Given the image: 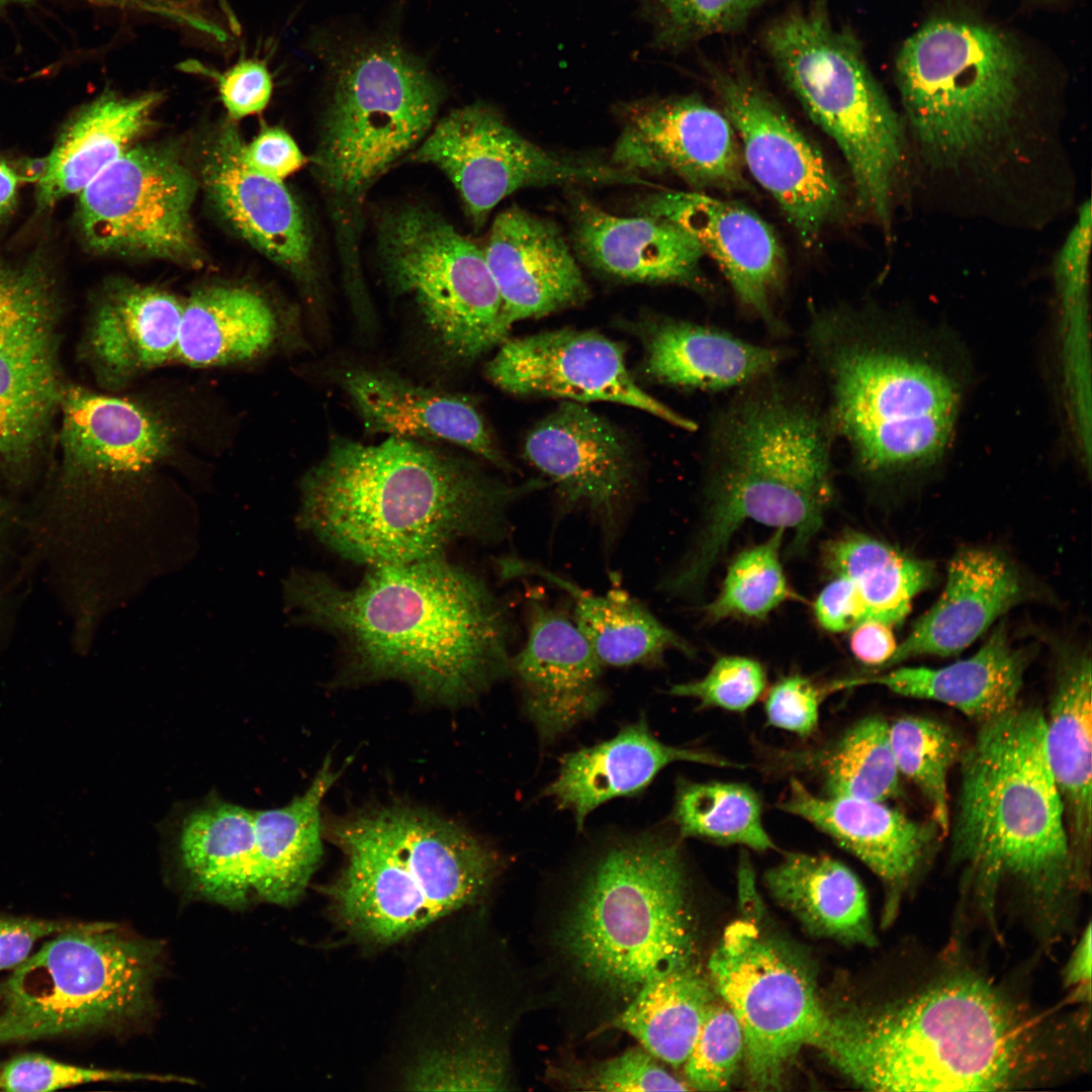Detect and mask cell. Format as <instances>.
<instances>
[{
  "instance_id": "6da1fadb",
  "label": "cell",
  "mask_w": 1092,
  "mask_h": 1092,
  "mask_svg": "<svg viewBox=\"0 0 1092 1092\" xmlns=\"http://www.w3.org/2000/svg\"><path fill=\"white\" fill-rule=\"evenodd\" d=\"M904 987L829 1014L814 1046L858 1087L1012 1090L1083 1064V1020L1037 1011L962 963L941 962Z\"/></svg>"
},
{
  "instance_id": "7a4b0ae2",
  "label": "cell",
  "mask_w": 1092,
  "mask_h": 1092,
  "mask_svg": "<svg viewBox=\"0 0 1092 1092\" xmlns=\"http://www.w3.org/2000/svg\"><path fill=\"white\" fill-rule=\"evenodd\" d=\"M285 594L301 620L343 640L358 672L402 679L429 700L468 701L511 675L508 609L441 556L373 566L350 588L298 571Z\"/></svg>"
},
{
  "instance_id": "3957f363",
  "label": "cell",
  "mask_w": 1092,
  "mask_h": 1092,
  "mask_svg": "<svg viewBox=\"0 0 1092 1092\" xmlns=\"http://www.w3.org/2000/svg\"><path fill=\"white\" fill-rule=\"evenodd\" d=\"M547 482L506 483L427 442L333 437L301 479L298 518L348 559L402 564L441 556L461 538L503 539L510 508Z\"/></svg>"
},
{
  "instance_id": "277c9868",
  "label": "cell",
  "mask_w": 1092,
  "mask_h": 1092,
  "mask_svg": "<svg viewBox=\"0 0 1092 1092\" xmlns=\"http://www.w3.org/2000/svg\"><path fill=\"white\" fill-rule=\"evenodd\" d=\"M776 372L738 388L712 419L703 515L658 584L669 597L699 593L744 522L793 531L796 553L822 527L834 496L835 437L825 406Z\"/></svg>"
},
{
  "instance_id": "5b68a950",
  "label": "cell",
  "mask_w": 1092,
  "mask_h": 1092,
  "mask_svg": "<svg viewBox=\"0 0 1092 1092\" xmlns=\"http://www.w3.org/2000/svg\"><path fill=\"white\" fill-rule=\"evenodd\" d=\"M952 857L986 909L1013 885L1059 924L1072 890L1082 887L1046 752L1044 715L1017 704L980 723L960 757Z\"/></svg>"
},
{
  "instance_id": "8992f818",
  "label": "cell",
  "mask_w": 1092,
  "mask_h": 1092,
  "mask_svg": "<svg viewBox=\"0 0 1092 1092\" xmlns=\"http://www.w3.org/2000/svg\"><path fill=\"white\" fill-rule=\"evenodd\" d=\"M573 882L552 944L577 983L625 1006L649 981L695 964L691 881L679 836H619L589 855Z\"/></svg>"
},
{
  "instance_id": "52a82bcc",
  "label": "cell",
  "mask_w": 1092,
  "mask_h": 1092,
  "mask_svg": "<svg viewBox=\"0 0 1092 1092\" xmlns=\"http://www.w3.org/2000/svg\"><path fill=\"white\" fill-rule=\"evenodd\" d=\"M810 356L827 390L835 440L869 477L936 464L951 442L962 399L958 377L864 311L830 307L811 316Z\"/></svg>"
},
{
  "instance_id": "ba28073f",
  "label": "cell",
  "mask_w": 1092,
  "mask_h": 1092,
  "mask_svg": "<svg viewBox=\"0 0 1092 1092\" xmlns=\"http://www.w3.org/2000/svg\"><path fill=\"white\" fill-rule=\"evenodd\" d=\"M345 863L328 889L333 911L354 937L386 945L477 904L502 858L464 827L429 811L388 806L337 822Z\"/></svg>"
},
{
  "instance_id": "9c48e42d",
  "label": "cell",
  "mask_w": 1092,
  "mask_h": 1092,
  "mask_svg": "<svg viewBox=\"0 0 1092 1092\" xmlns=\"http://www.w3.org/2000/svg\"><path fill=\"white\" fill-rule=\"evenodd\" d=\"M1030 64L1010 34L965 16L931 18L905 40L896 80L923 162L991 173L1020 154Z\"/></svg>"
},
{
  "instance_id": "30bf717a",
  "label": "cell",
  "mask_w": 1092,
  "mask_h": 1092,
  "mask_svg": "<svg viewBox=\"0 0 1092 1092\" xmlns=\"http://www.w3.org/2000/svg\"><path fill=\"white\" fill-rule=\"evenodd\" d=\"M57 465L27 512L33 550L64 566L120 552L129 494L173 450L161 418L139 402L67 382L57 420Z\"/></svg>"
},
{
  "instance_id": "8fae6325",
  "label": "cell",
  "mask_w": 1092,
  "mask_h": 1092,
  "mask_svg": "<svg viewBox=\"0 0 1092 1092\" xmlns=\"http://www.w3.org/2000/svg\"><path fill=\"white\" fill-rule=\"evenodd\" d=\"M760 43L807 114L838 147L859 207L888 232L906 159L905 126L855 33L833 21L827 0H814L772 19Z\"/></svg>"
},
{
  "instance_id": "7c38bea8",
  "label": "cell",
  "mask_w": 1092,
  "mask_h": 1092,
  "mask_svg": "<svg viewBox=\"0 0 1092 1092\" xmlns=\"http://www.w3.org/2000/svg\"><path fill=\"white\" fill-rule=\"evenodd\" d=\"M162 944L117 924L77 922L0 985V1045L119 1028L153 1006Z\"/></svg>"
},
{
  "instance_id": "4fadbf2b",
  "label": "cell",
  "mask_w": 1092,
  "mask_h": 1092,
  "mask_svg": "<svg viewBox=\"0 0 1092 1092\" xmlns=\"http://www.w3.org/2000/svg\"><path fill=\"white\" fill-rule=\"evenodd\" d=\"M330 68L332 90L313 165L335 210L355 213L373 182L427 136L444 90L390 41L352 44Z\"/></svg>"
},
{
  "instance_id": "5bb4252c",
  "label": "cell",
  "mask_w": 1092,
  "mask_h": 1092,
  "mask_svg": "<svg viewBox=\"0 0 1092 1092\" xmlns=\"http://www.w3.org/2000/svg\"><path fill=\"white\" fill-rule=\"evenodd\" d=\"M378 251L389 287L411 299L444 366L471 364L505 340L483 250L437 212L420 205L388 212Z\"/></svg>"
},
{
  "instance_id": "9a60e30c",
  "label": "cell",
  "mask_w": 1092,
  "mask_h": 1092,
  "mask_svg": "<svg viewBox=\"0 0 1092 1092\" xmlns=\"http://www.w3.org/2000/svg\"><path fill=\"white\" fill-rule=\"evenodd\" d=\"M62 312L47 259L0 261V481L12 489L35 479L57 427Z\"/></svg>"
},
{
  "instance_id": "2e32d148",
  "label": "cell",
  "mask_w": 1092,
  "mask_h": 1092,
  "mask_svg": "<svg viewBox=\"0 0 1092 1092\" xmlns=\"http://www.w3.org/2000/svg\"><path fill=\"white\" fill-rule=\"evenodd\" d=\"M708 971L741 1026L749 1084L779 1088L793 1058L815 1046L828 1021L809 969L785 942L738 920L724 931Z\"/></svg>"
},
{
  "instance_id": "e0dca14e",
  "label": "cell",
  "mask_w": 1092,
  "mask_h": 1092,
  "mask_svg": "<svg viewBox=\"0 0 1092 1092\" xmlns=\"http://www.w3.org/2000/svg\"><path fill=\"white\" fill-rule=\"evenodd\" d=\"M196 190L197 179L170 148L130 147L80 192L81 237L98 254L200 267Z\"/></svg>"
},
{
  "instance_id": "ac0fdd59",
  "label": "cell",
  "mask_w": 1092,
  "mask_h": 1092,
  "mask_svg": "<svg viewBox=\"0 0 1092 1092\" xmlns=\"http://www.w3.org/2000/svg\"><path fill=\"white\" fill-rule=\"evenodd\" d=\"M705 69L736 132L745 169L774 197L801 242L812 247L844 206L828 163L745 64L712 61Z\"/></svg>"
},
{
  "instance_id": "d6986e66",
  "label": "cell",
  "mask_w": 1092,
  "mask_h": 1092,
  "mask_svg": "<svg viewBox=\"0 0 1092 1092\" xmlns=\"http://www.w3.org/2000/svg\"><path fill=\"white\" fill-rule=\"evenodd\" d=\"M486 378L516 395L625 404L687 431L697 424L644 391L626 365L625 348L594 331L564 328L503 341Z\"/></svg>"
},
{
  "instance_id": "ffe728a7",
  "label": "cell",
  "mask_w": 1092,
  "mask_h": 1092,
  "mask_svg": "<svg viewBox=\"0 0 1092 1092\" xmlns=\"http://www.w3.org/2000/svg\"><path fill=\"white\" fill-rule=\"evenodd\" d=\"M619 113L615 166L638 175L671 173L696 188L751 192L738 138L723 111L686 95L624 103Z\"/></svg>"
},
{
  "instance_id": "44dd1931",
  "label": "cell",
  "mask_w": 1092,
  "mask_h": 1092,
  "mask_svg": "<svg viewBox=\"0 0 1092 1092\" xmlns=\"http://www.w3.org/2000/svg\"><path fill=\"white\" fill-rule=\"evenodd\" d=\"M523 453L564 505L587 510L612 543L638 480L622 431L584 403L566 400L532 428Z\"/></svg>"
},
{
  "instance_id": "7402d4cb",
  "label": "cell",
  "mask_w": 1092,
  "mask_h": 1092,
  "mask_svg": "<svg viewBox=\"0 0 1092 1092\" xmlns=\"http://www.w3.org/2000/svg\"><path fill=\"white\" fill-rule=\"evenodd\" d=\"M603 667L571 618L544 601L527 606V638L512 656L523 710L543 744L599 712L607 701Z\"/></svg>"
},
{
  "instance_id": "603a6c76",
  "label": "cell",
  "mask_w": 1092,
  "mask_h": 1092,
  "mask_svg": "<svg viewBox=\"0 0 1092 1092\" xmlns=\"http://www.w3.org/2000/svg\"><path fill=\"white\" fill-rule=\"evenodd\" d=\"M245 145L232 123L205 142L200 178L209 202L252 247L311 286L312 241L305 216L281 180L247 162Z\"/></svg>"
},
{
  "instance_id": "cb8c5ba5",
  "label": "cell",
  "mask_w": 1092,
  "mask_h": 1092,
  "mask_svg": "<svg viewBox=\"0 0 1092 1092\" xmlns=\"http://www.w3.org/2000/svg\"><path fill=\"white\" fill-rule=\"evenodd\" d=\"M638 213L679 226L720 268L739 301L774 331V298L785 276V256L768 224L750 209L700 192L661 189Z\"/></svg>"
},
{
  "instance_id": "d4e9b609",
  "label": "cell",
  "mask_w": 1092,
  "mask_h": 1092,
  "mask_svg": "<svg viewBox=\"0 0 1092 1092\" xmlns=\"http://www.w3.org/2000/svg\"><path fill=\"white\" fill-rule=\"evenodd\" d=\"M484 256L502 299L505 333L516 323L582 304L589 288L558 226L520 206L500 211Z\"/></svg>"
},
{
  "instance_id": "484cf974",
  "label": "cell",
  "mask_w": 1092,
  "mask_h": 1092,
  "mask_svg": "<svg viewBox=\"0 0 1092 1092\" xmlns=\"http://www.w3.org/2000/svg\"><path fill=\"white\" fill-rule=\"evenodd\" d=\"M184 301L156 286L114 281L95 299L80 355L96 382L115 391L174 363Z\"/></svg>"
},
{
  "instance_id": "4316f807",
  "label": "cell",
  "mask_w": 1092,
  "mask_h": 1092,
  "mask_svg": "<svg viewBox=\"0 0 1092 1092\" xmlns=\"http://www.w3.org/2000/svg\"><path fill=\"white\" fill-rule=\"evenodd\" d=\"M339 382L369 434L452 444L511 470L482 415L467 398L375 367L347 368Z\"/></svg>"
},
{
  "instance_id": "83f0119b",
  "label": "cell",
  "mask_w": 1092,
  "mask_h": 1092,
  "mask_svg": "<svg viewBox=\"0 0 1092 1092\" xmlns=\"http://www.w3.org/2000/svg\"><path fill=\"white\" fill-rule=\"evenodd\" d=\"M779 808L826 833L881 879L888 891L886 921L895 914L938 833L934 823L914 821L885 802L818 797L796 779Z\"/></svg>"
},
{
  "instance_id": "f1b7e54d",
  "label": "cell",
  "mask_w": 1092,
  "mask_h": 1092,
  "mask_svg": "<svg viewBox=\"0 0 1092 1092\" xmlns=\"http://www.w3.org/2000/svg\"><path fill=\"white\" fill-rule=\"evenodd\" d=\"M571 198V241L587 266L637 283L698 286L703 250L664 218L612 214L580 193Z\"/></svg>"
},
{
  "instance_id": "f546056e",
  "label": "cell",
  "mask_w": 1092,
  "mask_h": 1092,
  "mask_svg": "<svg viewBox=\"0 0 1092 1092\" xmlns=\"http://www.w3.org/2000/svg\"><path fill=\"white\" fill-rule=\"evenodd\" d=\"M1024 597L1021 576L1000 553L980 547L958 551L941 595L883 669L921 655L960 653Z\"/></svg>"
},
{
  "instance_id": "4dcf8cb0",
  "label": "cell",
  "mask_w": 1092,
  "mask_h": 1092,
  "mask_svg": "<svg viewBox=\"0 0 1092 1092\" xmlns=\"http://www.w3.org/2000/svg\"><path fill=\"white\" fill-rule=\"evenodd\" d=\"M676 761L738 766L714 753L665 744L640 719L608 740L564 754L543 795L571 812L580 830L596 808L615 798L638 795L660 770Z\"/></svg>"
},
{
  "instance_id": "1f68e13d",
  "label": "cell",
  "mask_w": 1092,
  "mask_h": 1092,
  "mask_svg": "<svg viewBox=\"0 0 1092 1092\" xmlns=\"http://www.w3.org/2000/svg\"><path fill=\"white\" fill-rule=\"evenodd\" d=\"M642 324L644 373L669 386L740 388L776 372L785 358L781 349L709 326L663 316Z\"/></svg>"
},
{
  "instance_id": "d6a6232c",
  "label": "cell",
  "mask_w": 1092,
  "mask_h": 1092,
  "mask_svg": "<svg viewBox=\"0 0 1092 1092\" xmlns=\"http://www.w3.org/2000/svg\"><path fill=\"white\" fill-rule=\"evenodd\" d=\"M498 566L506 578L536 577L566 593L573 603L572 621L604 666H655L668 651L693 653L681 636L622 588L597 595L524 558L506 557Z\"/></svg>"
},
{
  "instance_id": "836d02e7",
  "label": "cell",
  "mask_w": 1092,
  "mask_h": 1092,
  "mask_svg": "<svg viewBox=\"0 0 1092 1092\" xmlns=\"http://www.w3.org/2000/svg\"><path fill=\"white\" fill-rule=\"evenodd\" d=\"M1027 654L1012 647L999 625L971 657L942 667L903 666L832 682L834 691L880 685L900 696L935 701L983 723L1018 704Z\"/></svg>"
},
{
  "instance_id": "e575fe53",
  "label": "cell",
  "mask_w": 1092,
  "mask_h": 1092,
  "mask_svg": "<svg viewBox=\"0 0 1092 1092\" xmlns=\"http://www.w3.org/2000/svg\"><path fill=\"white\" fill-rule=\"evenodd\" d=\"M1091 661L1079 655L1061 669L1045 719L1050 768L1060 795L1077 877L1088 883L1092 840Z\"/></svg>"
},
{
  "instance_id": "d590c367",
  "label": "cell",
  "mask_w": 1092,
  "mask_h": 1092,
  "mask_svg": "<svg viewBox=\"0 0 1092 1092\" xmlns=\"http://www.w3.org/2000/svg\"><path fill=\"white\" fill-rule=\"evenodd\" d=\"M161 97H123L112 92L83 106L66 124L42 162L36 186L38 209L80 193L150 127Z\"/></svg>"
},
{
  "instance_id": "8d00e7d4",
  "label": "cell",
  "mask_w": 1092,
  "mask_h": 1092,
  "mask_svg": "<svg viewBox=\"0 0 1092 1092\" xmlns=\"http://www.w3.org/2000/svg\"><path fill=\"white\" fill-rule=\"evenodd\" d=\"M279 317L259 292L242 285L203 287L184 301L174 363L193 368L252 361L273 349Z\"/></svg>"
},
{
  "instance_id": "74e56055",
  "label": "cell",
  "mask_w": 1092,
  "mask_h": 1092,
  "mask_svg": "<svg viewBox=\"0 0 1092 1092\" xmlns=\"http://www.w3.org/2000/svg\"><path fill=\"white\" fill-rule=\"evenodd\" d=\"M340 775L328 758L302 795L254 810V896L282 906L302 896L324 854L322 801Z\"/></svg>"
},
{
  "instance_id": "f35d334b",
  "label": "cell",
  "mask_w": 1092,
  "mask_h": 1092,
  "mask_svg": "<svg viewBox=\"0 0 1092 1092\" xmlns=\"http://www.w3.org/2000/svg\"><path fill=\"white\" fill-rule=\"evenodd\" d=\"M763 881L771 897L809 933L847 944H875L864 889L842 862L788 852L765 872Z\"/></svg>"
},
{
  "instance_id": "ab89813d",
  "label": "cell",
  "mask_w": 1092,
  "mask_h": 1092,
  "mask_svg": "<svg viewBox=\"0 0 1092 1092\" xmlns=\"http://www.w3.org/2000/svg\"><path fill=\"white\" fill-rule=\"evenodd\" d=\"M176 844L183 872L202 896L229 907L254 897V810L206 801L183 818Z\"/></svg>"
},
{
  "instance_id": "60d3db41",
  "label": "cell",
  "mask_w": 1092,
  "mask_h": 1092,
  "mask_svg": "<svg viewBox=\"0 0 1092 1092\" xmlns=\"http://www.w3.org/2000/svg\"><path fill=\"white\" fill-rule=\"evenodd\" d=\"M716 991L696 964L645 984L613 1019L611 1027L633 1036L658 1061L684 1066Z\"/></svg>"
},
{
  "instance_id": "b9f144b4",
  "label": "cell",
  "mask_w": 1092,
  "mask_h": 1092,
  "mask_svg": "<svg viewBox=\"0 0 1092 1092\" xmlns=\"http://www.w3.org/2000/svg\"><path fill=\"white\" fill-rule=\"evenodd\" d=\"M826 568L846 577L860 600L864 620L900 625L913 599L934 577L929 561L911 557L863 533L847 530L828 541L823 549Z\"/></svg>"
},
{
  "instance_id": "7bdbcfd3",
  "label": "cell",
  "mask_w": 1092,
  "mask_h": 1092,
  "mask_svg": "<svg viewBox=\"0 0 1092 1092\" xmlns=\"http://www.w3.org/2000/svg\"><path fill=\"white\" fill-rule=\"evenodd\" d=\"M1091 203L1079 208L1077 220L1055 260L1054 277L1060 307L1061 368L1065 397L1083 403L1091 397L1089 263Z\"/></svg>"
},
{
  "instance_id": "ee69618b",
  "label": "cell",
  "mask_w": 1092,
  "mask_h": 1092,
  "mask_svg": "<svg viewBox=\"0 0 1092 1092\" xmlns=\"http://www.w3.org/2000/svg\"><path fill=\"white\" fill-rule=\"evenodd\" d=\"M671 820L679 837L757 851L776 848L762 823L759 797L743 784L680 780Z\"/></svg>"
},
{
  "instance_id": "f6af8a7d",
  "label": "cell",
  "mask_w": 1092,
  "mask_h": 1092,
  "mask_svg": "<svg viewBox=\"0 0 1092 1092\" xmlns=\"http://www.w3.org/2000/svg\"><path fill=\"white\" fill-rule=\"evenodd\" d=\"M890 742L900 775L927 801L940 835L950 826L947 779L960 760L963 745L947 725L925 717L905 716L889 725Z\"/></svg>"
},
{
  "instance_id": "bcb514c9",
  "label": "cell",
  "mask_w": 1092,
  "mask_h": 1092,
  "mask_svg": "<svg viewBox=\"0 0 1092 1092\" xmlns=\"http://www.w3.org/2000/svg\"><path fill=\"white\" fill-rule=\"evenodd\" d=\"M827 796L885 802L899 793L888 723L866 717L845 731L822 768Z\"/></svg>"
},
{
  "instance_id": "7dc6e473",
  "label": "cell",
  "mask_w": 1092,
  "mask_h": 1092,
  "mask_svg": "<svg viewBox=\"0 0 1092 1092\" xmlns=\"http://www.w3.org/2000/svg\"><path fill=\"white\" fill-rule=\"evenodd\" d=\"M785 530L739 553L730 563L721 590L705 608L714 622L727 618L760 620L794 598L781 562Z\"/></svg>"
},
{
  "instance_id": "c3c4849f",
  "label": "cell",
  "mask_w": 1092,
  "mask_h": 1092,
  "mask_svg": "<svg viewBox=\"0 0 1092 1092\" xmlns=\"http://www.w3.org/2000/svg\"><path fill=\"white\" fill-rule=\"evenodd\" d=\"M770 0H640L658 49L680 52L707 37L735 32Z\"/></svg>"
},
{
  "instance_id": "681fc988",
  "label": "cell",
  "mask_w": 1092,
  "mask_h": 1092,
  "mask_svg": "<svg viewBox=\"0 0 1092 1092\" xmlns=\"http://www.w3.org/2000/svg\"><path fill=\"white\" fill-rule=\"evenodd\" d=\"M744 1051L736 1016L721 999L714 1000L682 1066L687 1084L691 1090H727L743 1063Z\"/></svg>"
},
{
  "instance_id": "f907efd6",
  "label": "cell",
  "mask_w": 1092,
  "mask_h": 1092,
  "mask_svg": "<svg viewBox=\"0 0 1092 1092\" xmlns=\"http://www.w3.org/2000/svg\"><path fill=\"white\" fill-rule=\"evenodd\" d=\"M559 1084L583 1091L691 1090L643 1048L592 1064L570 1063L551 1069Z\"/></svg>"
},
{
  "instance_id": "816d5d0a",
  "label": "cell",
  "mask_w": 1092,
  "mask_h": 1092,
  "mask_svg": "<svg viewBox=\"0 0 1092 1092\" xmlns=\"http://www.w3.org/2000/svg\"><path fill=\"white\" fill-rule=\"evenodd\" d=\"M765 685V671L758 661L726 655L719 657L705 676L672 685L668 694L697 699L702 707L742 712L757 701Z\"/></svg>"
},
{
  "instance_id": "f5cc1de1",
  "label": "cell",
  "mask_w": 1092,
  "mask_h": 1092,
  "mask_svg": "<svg viewBox=\"0 0 1092 1092\" xmlns=\"http://www.w3.org/2000/svg\"><path fill=\"white\" fill-rule=\"evenodd\" d=\"M158 1081L192 1082L168 1075L131 1073L67 1065L38 1054H23L5 1063L0 1070V1089L6 1091H51L91 1082Z\"/></svg>"
},
{
  "instance_id": "db71d44e",
  "label": "cell",
  "mask_w": 1092,
  "mask_h": 1092,
  "mask_svg": "<svg viewBox=\"0 0 1092 1092\" xmlns=\"http://www.w3.org/2000/svg\"><path fill=\"white\" fill-rule=\"evenodd\" d=\"M28 563L25 514L0 493V647L11 630L19 576Z\"/></svg>"
},
{
  "instance_id": "11a10c76",
  "label": "cell",
  "mask_w": 1092,
  "mask_h": 1092,
  "mask_svg": "<svg viewBox=\"0 0 1092 1092\" xmlns=\"http://www.w3.org/2000/svg\"><path fill=\"white\" fill-rule=\"evenodd\" d=\"M827 693L828 686L819 687L803 675L785 676L767 694L766 720L770 726L807 737L818 727L820 704Z\"/></svg>"
},
{
  "instance_id": "9f6ffc18",
  "label": "cell",
  "mask_w": 1092,
  "mask_h": 1092,
  "mask_svg": "<svg viewBox=\"0 0 1092 1092\" xmlns=\"http://www.w3.org/2000/svg\"><path fill=\"white\" fill-rule=\"evenodd\" d=\"M218 94L228 114L241 119L261 112L268 104L273 81L266 64L242 59L221 75H216Z\"/></svg>"
},
{
  "instance_id": "6f0895ef",
  "label": "cell",
  "mask_w": 1092,
  "mask_h": 1092,
  "mask_svg": "<svg viewBox=\"0 0 1092 1092\" xmlns=\"http://www.w3.org/2000/svg\"><path fill=\"white\" fill-rule=\"evenodd\" d=\"M245 157L255 170L281 181L306 161L290 134L272 126H265L252 143L245 145Z\"/></svg>"
},
{
  "instance_id": "680465c9",
  "label": "cell",
  "mask_w": 1092,
  "mask_h": 1092,
  "mask_svg": "<svg viewBox=\"0 0 1092 1092\" xmlns=\"http://www.w3.org/2000/svg\"><path fill=\"white\" fill-rule=\"evenodd\" d=\"M77 922L46 920L31 917H0V970L16 967L28 958L34 943L41 937L60 933Z\"/></svg>"
},
{
  "instance_id": "91938a15",
  "label": "cell",
  "mask_w": 1092,
  "mask_h": 1092,
  "mask_svg": "<svg viewBox=\"0 0 1092 1092\" xmlns=\"http://www.w3.org/2000/svg\"><path fill=\"white\" fill-rule=\"evenodd\" d=\"M819 593L814 615L819 625L829 632H843L864 621L863 609L853 584L842 575H833Z\"/></svg>"
},
{
  "instance_id": "94428289",
  "label": "cell",
  "mask_w": 1092,
  "mask_h": 1092,
  "mask_svg": "<svg viewBox=\"0 0 1092 1092\" xmlns=\"http://www.w3.org/2000/svg\"><path fill=\"white\" fill-rule=\"evenodd\" d=\"M892 626L864 620L852 628L849 646L854 657L861 663L883 669L897 648Z\"/></svg>"
},
{
  "instance_id": "6125c7cd",
  "label": "cell",
  "mask_w": 1092,
  "mask_h": 1092,
  "mask_svg": "<svg viewBox=\"0 0 1092 1092\" xmlns=\"http://www.w3.org/2000/svg\"><path fill=\"white\" fill-rule=\"evenodd\" d=\"M1064 982L1075 999L1089 1003L1091 998V926L1083 932L1064 970Z\"/></svg>"
},
{
  "instance_id": "be15d7a7",
  "label": "cell",
  "mask_w": 1092,
  "mask_h": 1092,
  "mask_svg": "<svg viewBox=\"0 0 1092 1092\" xmlns=\"http://www.w3.org/2000/svg\"><path fill=\"white\" fill-rule=\"evenodd\" d=\"M21 179L16 169L0 155V223L15 206Z\"/></svg>"
},
{
  "instance_id": "e7e4bbea",
  "label": "cell",
  "mask_w": 1092,
  "mask_h": 1092,
  "mask_svg": "<svg viewBox=\"0 0 1092 1092\" xmlns=\"http://www.w3.org/2000/svg\"><path fill=\"white\" fill-rule=\"evenodd\" d=\"M32 1H35V0H0V6H4V5H8V4H14V3H27V2H32ZM88 1L106 2L107 0H88Z\"/></svg>"
}]
</instances>
